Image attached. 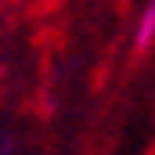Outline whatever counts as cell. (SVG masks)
I'll return each mask as SVG.
<instances>
[{
	"mask_svg": "<svg viewBox=\"0 0 155 155\" xmlns=\"http://www.w3.org/2000/svg\"><path fill=\"white\" fill-rule=\"evenodd\" d=\"M130 43H134L137 54H144V51H152V47H155V0H144V4H141Z\"/></svg>",
	"mask_w": 155,
	"mask_h": 155,
	"instance_id": "cell-1",
	"label": "cell"
},
{
	"mask_svg": "<svg viewBox=\"0 0 155 155\" xmlns=\"http://www.w3.org/2000/svg\"><path fill=\"white\" fill-rule=\"evenodd\" d=\"M0 155H15V137L7 130H0Z\"/></svg>",
	"mask_w": 155,
	"mask_h": 155,
	"instance_id": "cell-2",
	"label": "cell"
}]
</instances>
